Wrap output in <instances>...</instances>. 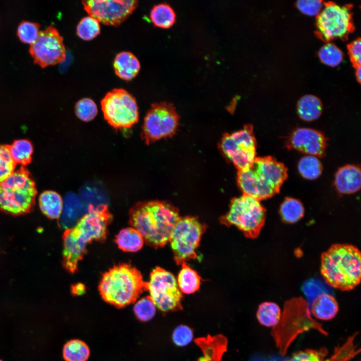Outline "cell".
<instances>
[{
	"label": "cell",
	"mask_w": 361,
	"mask_h": 361,
	"mask_svg": "<svg viewBox=\"0 0 361 361\" xmlns=\"http://www.w3.org/2000/svg\"><path fill=\"white\" fill-rule=\"evenodd\" d=\"M40 27L37 23L23 21L18 27L17 35L23 43L32 45L38 37Z\"/></svg>",
	"instance_id": "836d02e7"
},
{
	"label": "cell",
	"mask_w": 361,
	"mask_h": 361,
	"mask_svg": "<svg viewBox=\"0 0 361 361\" xmlns=\"http://www.w3.org/2000/svg\"><path fill=\"white\" fill-rule=\"evenodd\" d=\"M84 291V287L82 285H78L75 288H73V292L76 294H81Z\"/></svg>",
	"instance_id": "ab89813d"
},
{
	"label": "cell",
	"mask_w": 361,
	"mask_h": 361,
	"mask_svg": "<svg viewBox=\"0 0 361 361\" xmlns=\"http://www.w3.org/2000/svg\"><path fill=\"white\" fill-rule=\"evenodd\" d=\"M281 309L275 303L264 302L258 307L257 318L259 323L266 327L277 325L281 318Z\"/></svg>",
	"instance_id": "484cf974"
},
{
	"label": "cell",
	"mask_w": 361,
	"mask_h": 361,
	"mask_svg": "<svg viewBox=\"0 0 361 361\" xmlns=\"http://www.w3.org/2000/svg\"><path fill=\"white\" fill-rule=\"evenodd\" d=\"M147 291L150 297L160 310L166 312L182 308V294L176 280L170 272L159 267L150 273L147 282Z\"/></svg>",
	"instance_id": "8fae6325"
},
{
	"label": "cell",
	"mask_w": 361,
	"mask_h": 361,
	"mask_svg": "<svg viewBox=\"0 0 361 361\" xmlns=\"http://www.w3.org/2000/svg\"><path fill=\"white\" fill-rule=\"evenodd\" d=\"M179 117L172 104H152L144 119L141 137L146 144L172 136L178 125Z\"/></svg>",
	"instance_id": "30bf717a"
},
{
	"label": "cell",
	"mask_w": 361,
	"mask_h": 361,
	"mask_svg": "<svg viewBox=\"0 0 361 361\" xmlns=\"http://www.w3.org/2000/svg\"><path fill=\"white\" fill-rule=\"evenodd\" d=\"M318 54L321 62L330 67L339 65L343 58L342 51L335 45L331 43H328L321 47Z\"/></svg>",
	"instance_id": "4dcf8cb0"
},
{
	"label": "cell",
	"mask_w": 361,
	"mask_h": 361,
	"mask_svg": "<svg viewBox=\"0 0 361 361\" xmlns=\"http://www.w3.org/2000/svg\"><path fill=\"white\" fill-rule=\"evenodd\" d=\"M338 311V303L335 298L327 293L317 296L313 300L311 312L318 319L329 320L333 318Z\"/></svg>",
	"instance_id": "d6986e66"
},
{
	"label": "cell",
	"mask_w": 361,
	"mask_h": 361,
	"mask_svg": "<svg viewBox=\"0 0 361 361\" xmlns=\"http://www.w3.org/2000/svg\"><path fill=\"white\" fill-rule=\"evenodd\" d=\"M16 163L12 159L8 145H0V183L15 171Z\"/></svg>",
	"instance_id": "e575fe53"
},
{
	"label": "cell",
	"mask_w": 361,
	"mask_h": 361,
	"mask_svg": "<svg viewBox=\"0 0 361 361\" xmlns=\"http://www.w3.org/2000/svg\"><path fill=\"white\" fill-rule=\"evenodd\" d=\"M298 169L303 177L313 180L321 175L322 165L317 157L307 155L300 159L298 163Z\"/></svg>",
	"instance_id": "f1b7e54d"
},
{
	"label": "cell",
	"mask_w": 361,
	"mask_h": 361,
	"mask_svg": "<svg viewBox=\"0 0 361 361\" xmlns=\"http://www.w3.org/2000/svg\"><path fill=\"white\" fill-rule=\"evenodd\" d=\"M287 176L286 167L273 157H256L249 166L238 170L237 182L244 195L260 201L278 193Z\"/></svg>",
	"instance_id": "277c9868"
},
{
	"label": "cell",
	"mask_w": 361,
	"mask_h": 361,
	"mask_svg": "<svg viewBox=\"0 0 361 361\" xmlns=\"http://www.w3.org/2000/svg\"><path fill=\"white\" fill-rule=\"evenodd\" d=\"M280 214L284 222L293 224L297 222L303 217L304 208L298 200L287 197L280 205Z\"/></svg>",
	"instance_id": "d4e9b609"
},
{
	"label": "cell",
	"mask_w": 361,
	"mask_h": 361,
	"mask_svg": "<svg viewBox=\"0 0 361 361\" xmlns=\"http://www.w3.org/2000/svg\"><path fill=\"white\" fill-rule=\"evenodd\" d=\"M322 104L316 96L307 94L302 96L297 105V113L304 121H311L318 119L322 111Z\"/></svg>",
	"instance_id": "44dd1931"
},
{
	"label": "cell",
	"mask_w": 361,
	"mask_h": 361,
	"mask_svg": "<svg viewBox=\"0 0 361 361\" xmlns=\"http://www.w3.org/2000/svg\"><path fill=\"white\" fill-rule=\"evenodd\" d=\"M360 40L358 39L351 42L348 47V53L351 61L356 66H360L361 61Z\"/></svg>",
	"instance_id": "f35d334b"
},
{
	"label": "cell",
	"mask_w": 361,
	"mask_h": 361,
	"mask_svg": "<svg viewBox=\"0 0 361 361\" xmlns=\"http://www.w3.org/2000/svg\"><path fill=\"white\" fill-rule=\"evenodd\" d=\"M229 207V212L220 218V223L228 227L235 226L247 238H257L266 220V209L260 201L243 194L234 198Z\"/></svg>",
	"instance_id": "52a82bcc"
},
{
	"label": "cell",
	"mask_w": 361,
	"mask_h": 361,
	"mask_svg": "<svg viewBox=\"0 0 361 361\" xmlns=\"http://www.w3.org/2000/svg\"><path fill=\"white\" fill-rule=\"evenodd\" d=\"M220 145L221 151L238 170L249 166L256 157V140L251 124L231 134H225Z\"/></svg>",
	"instance_id": "7c38bea8"
},
{
	"label": "cell",
	"mask_w": 361,
	"mask_h": 361,
	"mask_svg": "<svg viewBox=\"0 0 361 361\" xmlns=\"http://www.w3.org/2000/svg\"><path fill=\"white\" fill-rule=\"evenodd\" d=\"M101 105L105 119L115 129L130 128L138 121L136 100L123 89L115 88L108 92Z\"/></svg>",
	"instance_id": "9c48e42d"
},
{
	"label": "cell",
	"mask_w": 361,
	"mask_h": 361,
	"mask_svg": "<svg viewBox=\"0 0 361 361\" xmlns=\"http://www.w3.org/2000/svg\"><path fill=\"white\" fill-rule=\"evenodd\" d=\"M112 220V215L106 205L96 207L90 205L88 213L75 225L65 230L62 264L68 272L73 274L77 271L79 262L87 253V245L93 241L104 242L106 240L108 227Z\"/></svg>",
	"instance_id": "6da1fadb"
},
{
	"label": "cell",
	"mask_w": 361,
	"mask_h": 361,
	"mask_svg": "<svg viewBox=\"0 0 361 361\" xmlns=\"http://www.w3.org/2000/svg\"><path fill=\"white\" fill-rule=\"evenodd\" d=\"M320 272L331 287L342 291L354 289L360 282V251L350 244L332 245L321 255Z\"/></svg>",
	"instance_id": "3957f363"
},
{
	"label": "cell",
	"mask_w": 361,
	"mask_h": 361,
	"mask_svg": "<svg viewBox=\"0 0 361 361\" xmlns=\"http://www.w3.org/2000/svg\"><path fill=\"white\" fill-rule=\"evenodd\" d=\"M9 148L10 155L16 164L26 165L31 162L33 147L29 140H15L12 145H9Z\"/></svg>",
	"instance_id": "83f0119b"
},
{
	"label": "cell",
	"mask_w": 361,
	"mask_h": 361,
	"mask_svg": "<svg viewBox=\"0 0 361 361\" xmlns=\"http://www.w3.org/2000/svg\"><path fill=\"white\" fill-rule=\"evenodd\" d=\"M75 111L76 116L80 119L88 122L95 117L98 113V108L93 100L85 98L76 103Z\"/></svg>",
	"instance_id": "d6a6232c"
},
{
	"label": "cell",
	"mask_w": 361,
	"mask_h": 361,
	"mask_svg": "<svg viewBox=\"0 0 361 361\" xmlns=\"http://www.w3.org/2000/svg\"><path fill=\"white\" fill-rule=\"evenodd\" d=\"M76 33L81 39L85 41L91 40L100 33L99 23L91 16L84 17L77 26Z\"/></svg>",
	"instance_id": "f546056e"
},
{
	"label": "cell",
	"mask_w": 361,
	"mask_h": 361,
	"mask_svg": "<svg viewBox=\"0 0 361 361\" xmlns=\"http://www.w3.org/2000/svg\"><path fill=\"white\" fill-rule=\"evenodd\" d=\"M287 145L309 155L322 157L325 154L326 139L320 132L308 128H299L290 134Z\"/></svg>",
	"instance_id": "2e32d148"
},
{
	"label": "cell",
	"mask_w": 361,
	"mask_h": 361,
	"mask_svg": "<svg viewBox=\"0 0 361 361\" xmlns=\"http://www.w3.org/2000/svg\"><path fill=\"white\" fill-rule=\"evenodd\" d=\"M334 185L341 194H350L357 192L361 185L360 168L352 164L339 168L335 175Z\"/></svg>",
	"instance_id": "e0dca14e"
},
{
	"label": "cell",
	"mask_w": 361,
	"mask_h": 361,
	"mask_svg": "<svg viewBox=\"0 0 361 361\" xmlns=\"http://www.w3.org/2000/svg\"><path fill=\"white\" fill-rule=\"evenodd\" d=\"M352 26L351 12L346 6L329 3L317 16V33L326 41L345 38Z\"/></svg>",
	"instance_id": "4fadbf2b"
},
{
	"label": "cell",
	"mask_w": 361,
	"mask_h": 361,
	"mask_svg": "<svg viewBox=\"0 0 361 361\" xmlns=\"http://www.w3.org/2000/svg\"><path fill=\"white\" fill-rule=\"evenodd\" d=\"M296 6L302 13L309 16H317L323 7L321 1L315 0L298 1Z\"/></svg>",
	"instance_id": "74e56055"
},
{
	"label": "cell",
	"mask_w": 361,
	"mask_h": 361,
	"mask_svg": "<svg viewBox=\"0 0 361 361\" xmlns=\"http://www.w3.org/2000/svg\"><path fill=\"white\" fill-rule=\"evenodd\" d=\"M206 230V225L196 217H180L169 240L173 258L177 265L196 258V249Z\"/></svg>",
	"instance_id": "ba28073f"
},
{
	"label": "cell",
	"mask_w": 361,
	"mask_h": 361,
	"mask_svg": "<svg viewBox=\"0 0 361 361\" xmlns=\"http://www.w3.org/2000/svg\"><path fill=\"white\" fill-rule=\"evenodd\" d=\"M29 52L35 63L42 68L62 63L66 58L63 39L53 25L39 31L36 40L31 45Z\"/></svg>",
	"instance_id": "5bb4252c"
},
{
	"label": "cell",
	"mask_w": 361,
	"mask_h": 361,
	"mask_svg": "<svg viewBox=\"0 0 361 361\" xmlns=\"http://www.w3.org/2000/svg\"><path fill=\"white\" fill-rule=\"evenodd\" d=\"M37 192L35 182L22 166L0 183V210L14 216L29 213L35 205Z\"/></svg>",
	"instance_id": "8992f818"
},
{
	"label": "cell",
	"mask_w": 361,
	"mask_h": 361,
	"mask_svg": "<svg viewBox=\"0 0 361 361\" xmlns=\"http://www.w3.org/2000/svg\"><path fill=\"white\" fill-rule=\"evenodd\" d=\"M113 66L116 75L126 81L134 78L140 69L138 59L129 52L118 53L114 59Z\"/></svg>",
	"instance_id": "ac0fdd59"
},
{
	"label": "cell",
	"mask_w": 361,
	"mask_h": 361,
	"mask_svg": "<svg viewBox=\"0 0 361 361\" xmlns=\"http://www.w3.org/2000/svg\"><path fill=\"white\" fill-rule=\"evenodd\" d=\"M39 202L41 211L46 217L51 219H60L63 202L59 194L52 191H45L40 196Z\"/></svg>",
	"instance_id": "ffe728a7"
},
{
	"label": "cell",
	"mask_w": 361,
	"mask_h": 361,
	"mask_svg": "<svg viewBox=\"0 0 361 361\" xmlns=\"http://www.w3.org/2000/svg\"><path fill=\"white\" fill-rule=\"evenodd\" d=\"M172 340L175 345L185 346L192 341L193 332L191 328L185 325H179L173 330Z\"/></svg>",
	"instance_id": "8d00e7d4"
},
{
	"label": "cell",
	"mask_w": 361,
	"mask_h": 361,
	"mask_svg": "<svg viewBox=\"0 0 361 361\" xmlns=\"http://www.w3.org/2000/svg\"><path fill=\"white\" fill-rule=\"evenodd\" d=\"M178 210L169 202L142 201L129 212V223L142 236L144 242L154 248L163 247L180 218Z\"/></svg>",
	"instance_id": "7a4b0ae2"
},
{
	"label": "cell",
	"mask_w": 361,
	"mask_h": 361,
	"mask_svg": "<svg viewBox=\"0 0 361 361\" xmlns=\"http://www.w3.org/2000/svg\"><path fill=\"white\" fill-rule=\"evenodd\" d=\"M175 14L172 7L166 3L155 5L151 9L150 18L153 24L158 27L167 28L174 23Z\"/></svg>",
	"instance_id": "cb8c5ba5"
},
{
	"label": "cell",
	"mask_w": 361,
	"mask_h": 361,
	"mask_svg": "<svg viewBox=\"0 0 361 361\" xmlns=\"http://www.w3.org/2000/svg\"><path fill=\"white\" fill-rule=\"evenodd\" d=\"M182 269L177 279L178 288L185 294H192L198 291L200 287L201 278L198 273L191 268L186 262L182 263Z\"/></svg>",
	"instance_id": "603a6c76"
},
{
	"label": "cell",
	"mask_w": 361,
	"mask_h": 361,
	"mask_svg": "<svg viewBox=\"0 0 361 361\" xmlns=\"http://www.w3.org/2000/svg\"><path fill=\"white\" fill-rule=\"evenodd\" d=\"M89 355V348L82 340L73 339L64 345L63 356L65 361H87Z\"/></svg>",
	"instance_id": "4316f807"
},
{
	"label": "cell",
	"mask_w": 361,
	"mask_h": 361,
	"mask_svg": "<svg viewBox=\"0 0 361 361\" xmlns=\"http://www.w3.org/2000/svg\"><path fill=\"white\" fill-rule=\"evenodd\" d=\"M119 248L126 252H136L140 250L144 244L141 235L132 227L121 230L115 238Z\"/></svg>",
	"instance_id": "7402d4cb"
},
{
	"label": "cell",
	"mask_w": 361,
	"mask_h": 361,
	"mask_svg": "<svg viewBox=\"0 0 361 361\" xmlns=\"http://www.w3.org/2000/svg\"><path fill=\"white\" fill-rule=\"evenodd\" d=\"M85 10L99 23L117 26L127 19L138 6L136 0L83 1Z\"/></svg>",
	"instance_id": "9a60e30c"
},
{
	"label": "cell",
	"mask_w": 361,
	"mask_h": 361,
	"mask_svg": "<svg viewBox=\"0 0 361 361\" xmlns=\"http://www.w3.org/2000/svg\"><path fill=\"white\" fill-rule=\"evenodd\" d=\"M355 75L356 77L357 80L360 82V76H361V70H360V66L356 67V72H355Z\"/></svg>",
	"instance_id": "60d3db41"
},
{
	"label": "cell",
	"mask_w": 361,
	"mask_h": 361,
	"mask_svg": "<svg viewBox=\"0 0 361 361\" xmlns=\"http://www.w3.org/2000/svg\"><path fill=\"white\" fill-rule=\"evenodd\" d=\"M136 317L141 321L151 320L156 313V306L149 296L137 300L133 307Z\"/></svg>",
	"instance_id": "1f68e13d"
},
{
	"label": "cell",
	"mask_w": 361,
	"mask_h": 361,
	"mask_svg": "<svg viewBox=\"0 0 361 361\" xmlns=\"http://www.w3.org/2000/svg\"><path fill=\"white\" fill-rule=\"evenodd\" d=\"M0 361H3V360L0 359Z\"/></svg>",
	"instance_id": "b9f144b4"
},
{
	"label": "cell",
	"mask_w": 361,
	"mask_h": 361,
	"mask_svg": "<svg viewBox=\"0 0 361 361\" xmlns=\"http://www.w3.org/2000/svg\"><path fill=\"white\" fill-rule=\"evenodd\" d=\"M327 353L325 349H306L294 353L285 361H324Z\"/></svg>",
	"instance_id": "d590c367"
},
{
	"label": "cell",
	"mask_w": 361,
	"mask_h": 361,
	"mask_svg": "<svg viewBox=\"0 0 361 361\" xmlns=\"http://www.w3.org/2000/svg\"><path fill=\"white\" fill-rule=\"evenodd\" d=\"M98 290L105 301L121 308L134 302L144 291H147V282L132 265L120 263L102 275Z\"/></svg>",
	"instance_id": "5b68a950"
}]
</instances>
